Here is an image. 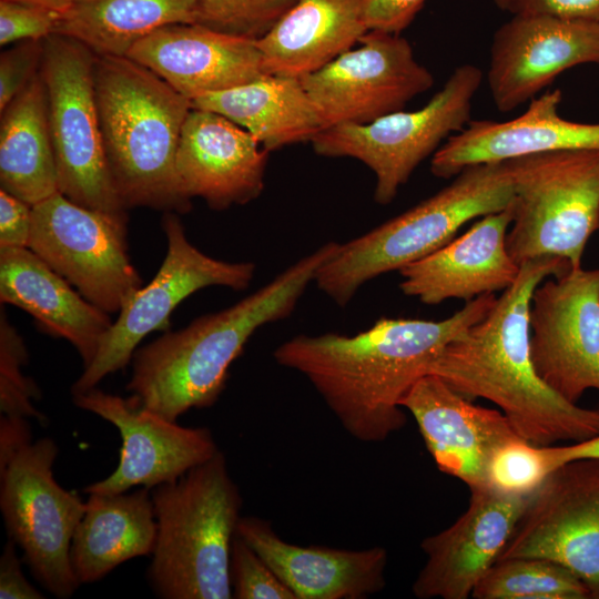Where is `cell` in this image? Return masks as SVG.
<instances>
[{
  "label": "cell",
  "instance_id": "cell-1",
  "mask_svg": "<svg viewBox=\"0 0 599 599\" xmlns=\"http://www.w3.org/2000/svg\"><path fill=\"white\" fill-rule=\"evenodd\" d=\"M496 298L476 297L443 321L382 317L352 336L296 335L273 356L309 380L352 437L379 443L405 426L402 400L414 384L450 342L486 316Z\"/></svg>",
  "mask_w": 599,
  "mask_h": 599
},
{
  "label": "cell",
  "instance_id": "cell-2",
  "mask_svg": "<svg viewBox=\"0 0 599 599\" xmlns=\"http://www.w3.org/2000/svg\"><path fill=\"white\" fill-rule=\"evenodd\" d=\"M570 270L567 262L550 256L521 264L516 281L486 316L450 342L428 372L471 400L494 403L516 433L536 445L599 436V409L581 407L555 392L531 358L532 294L546 278Z\"/></svg>",
  "mask_w": 599,
  "mask_h": 599
},
{
  "label": "cell",
  "instance_id": "cell-3",
  "mask_svg": "<svg viewBox=\"0 0 599 599\" xmlns=\"http://www.w3.org/2000/svg\"><path fill=\"white\" fill-rule=\"evenodd\" d=\"M337 247V242L323 244L234 305L197 317L136 349L126 385L131 396L142 407L174 422L192 408L214 405L230 366L250 337L293 313Z\"/></svg>",
  "mask_w": 599,
  "mask_h": 599
},
{
  "label": "cell",
  "instance_id": "cell-4",
  "mask_svg": "<svg viewBox=\"0 0 599 599\" xmlns=\"http://www.w3.org/2000/svg\"><path fill=\"white\" fill-rule=\"evenodd\" d=\"M93 80L108 166L125 209L190 212L176 153L191 100L128 57L95 54Z\"/></svg>",
  "mask_w": 599,
  "mask_h": 599
},
{
  "label": "cell",
  "instance_id": "cell-5",
  "mask_svg": "<svg viewBox=\"0 0 599 599\" xmlns=\"http://www.w3.org/2000/svg\"><path fill=\"white\" fill-rule=\"evenodd\" d=\"M156 539L148 580L163 599L233 598L230 559L242 498L225 456L151 489Z\"/></svg>",
  "mask_w": 599,
  "mask_h": 599
},
{
  "label": "cell",
  "instance_id": "cell-6",
  "mask_svg": "<svg viewBox=\"0 0 599 599\" xmlns=\"http://www.w3.org/2000/svg\"><path fill=\"white\" fill-rule=\"evenodd\" d=\"M512 197L506 161L468 166L428 199L338 244L314 282L344 307L365 283L434 253L455 238L466 223L507 209Z\"/></svg>",
  "mask_w": 599,
  "mask_h": 599
},
{
  "label": "cell",
  "instance_id": "cell-7",
  "mask_svg": "<svg viewBox=\"0 0 599 599\" xmlns=\"http://www.w3.org/2000/svg\"><path fill=\"white\" fill-rule=\"evenodd\" d=\"M514 197L506 236L521 265L559 257L581 267L588 241L599 231V150H569L506 161Z\"/></svg>",
  "mask_w": 599,
  "mask_h": 599
},
{
  "label": "cell",
  "instance_id": "cell-8",
  "mask_svg": "<svg viewBox=\"0 0 599 599\" xmlns=\"http://www.w3.org/2000/svg\"><path fill=\"white\" fill-rule=\"evenodd\" d=\"M483 81L474 64L458 65L426 105L397 111L366 124H339L313 140L316 154L352 158L375 175L374 200L393 202L416 167L471 120L474 97Z\"/></svg>",
  "mask_w": 599,
  "mask_h": 599
},
{
  "label": "cell",
  "instance_id": "cell-9",
  "mask_svg": "<svg viewBox=\"0 0 599 599\" xmlns=\"http://www.w3.org/2000/svg\"><path fill=\"white\" fill-rule=\"evenodd\" d=\"M95 53L58 33L44 39L41 73L54 152L58 192L97 211L128 215L112 181L95 99Z\"/></svg>",
  "mask_w": 599,
  "mask_h": 599
},
{
  "label": "cell",
  "instance_id": "cell-10",
  "mask_svg": "<svg viewBox=\"0 0 599 599\" xmlns=\"http://www.w3.org/2000/svg\"><path fill=\"white\" fill-rule=\"evenodd\" d=\"M58 446L44 437L23 447L0 469V509L8 535L23 551L34 578L53 596L71 597L81 585L70 547L85 502L53 477Z\"/></svg>",
  "mask_w": 599,
  "mask_h": 599
},
{
  "label": "cell",
  "instance_id": "cell-11",
  "mask_svg": "<svg viewBox=\"0 0 599 599\" xmlns=\"http://www.w3.org/2000/svg\"><path fill=\"white\" fill-rule=\"evenodd\" d=\"M126 224L128 215L91 210L57 192L32 205L28 247L90 303L119 313L142 287Z\"/></svg>",
  "mask_w": 599,
  "mask_h": 599
},
{
  "label": "cell",
  "instance_id": "cell-12",
  "mask_svg": "<svg viewBox=\"0 0 599 599\" xmlns=\"http://www.w3.org/2000/svg\"><path fill=\"white\" fill-rule=\"evenodd\" d=\"M162 229L167 248L159 271L119 312L95 357L72 385V394L92 389L105 376L125 368L141 341L154 331L164 329L171 313L193 293L209 286L243 291L254 278L253 262L217 260L193 245L177 213L165 212Z\"/></svg>",
  "mask_w": 599,
  "mask_h": 599
},
{
  "label": "cell",
  "instance_id": "cell-13",
  "mask_svg": "<svg viewBox=\"0 0 599 599\" xmlns=\"http://www.w3.org/2000/svg\"><path fill=\"white\" fill-rule=\"evenodd\" d=\"M359 43L300 78L324 129L370 123L404 110L434 85V75L400 34L368 30Z\"/></svg>",
  "mask_w": 599,
  "mask_h": 599
},
{
  "label": "cell",
  "instance_id": "cell-14",
  "mask_svg": "<svg viewBox=\"0 0 599 599\" xmlns=\"http://www.w3.org/2000/svg\"><path fill=\"white\" fill-rule=\"evenodd\" d=\"M518 557L561 565L599 599V458L562 464L531 495L498 560Z\"/></svg>",
  "mask_w": 599,
  "mask_h": 599
},
{
  "label": "cell",
  "instance_id": "cell-15",
  "mask_svg": "<svg viewBox=\"0 0 599 599\" xmlns=\"http://www.w3.org/2000/svg\"><path fill=\"white\" fill-rule=\"evenodd\" d=\"M530 352L539 376L577 404L599 390V268L542 281L529 308Z\"/></svg>",
  "mask_w": 599,
  "mask_h": 599
},
{
  "label": "cell",
  "instance_id": "cell-16",
  "mask_svg": "<svg viewBox=\"0 0 599 599\" xmlns=\"http://www.w3.org/2000/svg\"><path fill=\"white\" fill-rule=\"evenodd\" d=\"M77 407L114 425L122 439L119 464L106 478L87 486L85 494H121L134 487L171 483L217 451L209 428L184 427L97 387L72 394Z\"/></svg>",
  "mask_w": 599,
  "mask_h": 599
},
{
  "label": "cell",
  "instance_id": "cell-17",
  "mask_svg": "<svg viewBox=\"0 0 599 599\" xmlns=\"http://www.w3.org/2000/svg\"><path fill=\"white\" fill-rule=\"evenodd\" d=\"M599 64V22L514 14L494 34L487 81L495 106L510 112L564 71Z\"/></svg>",
  "mask_w": 599,
  "mask_h": 599
},
{
  "label": "cell",
  "instance_id": "cell-18",
  "mask_svg": "<svg viewBox=\"0 0 599 599\" xmlns=\"http://www.w3.org/2000/svg\"><path fill=\"white\" fill-rule=\"evenodd\" d=\"M532 495V494H531ZM531 495L470 490L467 509L448 528L426 537V562L412 590L419 599H467L499 559Z\"/></svg>",
  "mask_w": 599,
  "mask_h": 599
},
{
  "label": "cell",
  "instance_id": "cell-19",
  "mask_svg": "<svg viewBox=\"0 0 599 599\" xmlns=\"http://www.w3.org/2000/svg\"><path fill=\"white\" fill-rule=\"evenodd\" d=\"M402 407L415 418L438 469L461 480L469 490L488 488L493 455L521 438L502 412L475 405L434 374L414 384Z\"/></svg>",
  "mask_w": 599,
  "mask_h": 599
},
{
  "label": "cell",
  "instance_id": "cell-20",
  "mask_svg": "<svg viewBox=\"0 0 599 599\" xmlns=\"http://www.w3.org/2000/svg\"><path fill=\"white\" fill-rule=\"evenodd\" d=\"M268 151L225 116L192 108L183 124L176 170L185 193L215 211L256 200L265 186Z\"/></svg>",
  "mask_w": 599,
  "mask_h": 599
},
{
  "label": "cell",
  "instance_id": "cell-21",
  "mask_svg": "<svg viewBox=\"0 0 599 599\" xmlns=\"http://www.w3.org/2000/svg\"><path fill=\"white\" fill-rule=\"evenodd\" d=\"M562 93L549 90L534 98L520 115L506 120H470L432 156L430 171L440 179L483 163L569 150H599V123L562 118Z\"/></svg>",
  "mask_w": 599,
  "mask_h": 599
},
{
  "label": "cell",
  "instance_id": "cell-22",
  "mask_svg": "<svg viewBox=\"0 0 599 599\" xmlns=\"http://www.w3.org/2000/svg\"><path fill=\"white\" fill-rule=\"evenodd\" d=\"M126 57L191 101L266 75L256 41L195 23L160 28L136 42Z\"/></svg>",
  "mask_w": 599,
  "mask_h": 599
},
{
  "label": "cell",
  "instance_id": "cell-23",
  "mask_svg": "<svg viewBox=\"0 0 599 599\" xmlns=\"http://www.w3.org/2000/svg\"><path fill=\"white\" fill-rule=\"evenodd\" d=\"M511 221L510 205L479 217L460 236L402 267L400 291L424 304L437 305L507 290L520 272L506 244Z\"/></svg>",
  "mask_w": 599,
  "mask_h": 599
},
{
  "label": "cell",
  "instance_id": "cell-24",
  "mask_svg": "<svg viewBox=\"0 0 599 599\" xmlns=\"http://www.w3.org/2000/svg\"><path fill=\"white\" fill-rule=\"evenodd\" d=\"M236 535L248 544L296 599H364L384 589L388 561L383 547H303L282 539L272 525L241 517Z\"/></svg>",
  "mask_w": 599,
  "mask_h": 599
},
{
  "label": "cell",
  "instance_id": "cell-25",
  "mask_svg": "<svg viewBox=\"0 0 599 599\" xmlns=\"http://www.w3.org/2000/svg\"><path fill=\"white\" fill-rule=\"evenodd\" d=\"M0 301L17 306L50 335L67 339L83 368L95 357L112 321L29 247L0 248Z\"/></svg>",
  "mask_w": 599,
  "mask_h": 599
},
{
  "label": "cell",
  "instance_id": "cell-26",
  "mask_svg": "<svg viewBox=\"0 0 599 599\" xmlns=\"http://www.w3.org/2000/svg\"><path fill=\"white\" fill-rule=\"evenodd\" d=\"M367 31L364 0H296L256 44L266 74L302 78L354 48Z\"/></svg>",
  "mask_w": 599,
  "mask_h": 599
},
{
  "label": "cell",
  "instance_id": "cell-27",
  "mask_svg": "<svg viewBox=\"0 0 599 599\" xmlns=\"http://www.w3.org/2000/svg\"><path fill=\"white\" fill-rule=\"evenodd\" d=\"M84 502L70 547L80 583L95 582L128 560L152 555L156 520L150 488L139 487L130 494L92 493Z\"/></svg>",
  "mask_w": 599,
  "mask_h": 599
},
{
  "label": "cell",
  "instance_id": "cell-28",
  "mask_svg": "<svg viewBox=\"0 0 599 599\" xmlns=\"http://www.w3.org/2000/svg\"><path fill=\"white\" fill-rule=\"evenodd\" d=\"M246 130L266 151L312 142L324 130L301 79L266 74L246 84L193 99Z\"/></svg>",
  "mask_w": 599,
  "mask_h": 599
},
{
  "label": "cell",
  "instance_id": "cell-29",
  "mask_svg": "<svg viewBox=\"0 0 599 599\" xmlns=\"http://www.w3.org/2000/svg\"><path fill=\"white\" fill-rule=\"evenodd\" d=\"M1 113V190L34 205L58 192L41 70Z\"/></svg>",
  "mask_w": 599,
  "mask_h": 599
},
{
  "label": "cell",
  "instance_id": "cell-30",
  "mask_svg": "<svg viewBox=\"0 0 599 599\" xmlns=\"http://www.w3.org/2000/svg\"><path fill=\"white\" fill-rule=\"evenodd\" d=\"M194 21L195 0H87L60 13L54 33L82 42L97 55L126 57L158 29Z\"/></svg>",
  "mask_w": 599,
  "mask_h": 599
},
{
  "label": "cell",
  "instance_id": "cell-31",
  "mask_svg": "<svg viewBox=\"0 0 599 599\" xmlns=\"http://www.w3.org/2000/svg\"><path fill=\"white\" fill-rule=\"evenodd\" d=\"M475 599H589L583 582L561 565L537 557L497 560L475 587Z\"/></svg>",
  "mask_w": 599,
  "mask_h": 599
},
{
  "label": "cell",
  "instance_id": "cell-32",
  "mask_svg": "<svg viewBox=\"0 0 599 599\" xmlns=\"http://www.w3.org/2000/svg\"><path fill=\"white\" fill-rule=\"evenodd\" d=\"M562 464L558 445H536L517 438L493 455L487 486L504 494L531 495Z\"/></svg>",
  "mask_w": 599,
  "mask_h": 599
},
{
  "label": "cell",
  "instance_id": "cell-33",
  "mask_svg": "<svg viewBox=\"0 0 599 599\" xmlns=\"http://www.w3.org/2000/svg\"><path fill=\"white\" fill-rule=\"evenodd\" d=\"M296 0H195V24L253 41L264 38Z\"/></svg>",
  "mask_w": 599,
  "mask_h": 599
},
{
  "label": "cell",
  "instance_id": "cell-34",
  "mask_svg": "<svg viewBox=\"0 0 599 599\" xmlns=\"http://www.w3.org/2000/svg\"><path fill=\"white\" fill-rule=\"evenodd\" d=\"M28 352L23 338L9 322L1 308L0 314V412L1 415L35 418L45 417L34 407L40 398L35 383L23 374Z\"/></svg>",
  "mask_w": 599,
  "mask_h": 599
},
{
  "label": "cell",
  "instance_id": "cell-35",
  "mask_svg": "<svg viewBox=\"0 0 599 599\" xmlns=\"http://www.w3.org/2000/svg\"><path fill=\"white\" fill-rule=\"evenodd\" d=\"M233 598L296 599L265 560L235 535L230 559Z\"/></svg>",
  "mask_w": 599,
  "mask_h": 599
},
{
  "label": "cell",
  "instance_id": "cell-36",
  "mask_svg": "<svg viewBox=\"0 0 599 599\" xmlns=\"http://www.w3.org/2000/svg\"><path fill=\"white\" fill-rule=\"evenodd\" d=\"M60 12L33 3L0 0V44L43 40L55 31Z\"/></svg>",
  "mask_w": 599,
  "mask_h": 599
},
{
  "label": "cell",
  "instance_id": "cell-37",
  "mask_svg": "<svg viewBox=\"0 0 599 599\" xmlns=\"http://www.w3.org/2000/svg\"><path fill=\"white\" fill-rule=\"evenodd\" d=\"M43 40L14 43L0 54V112L30 83L41 70Z\"/></svg>",
  "mask_w": 599,
  "mask_h": 599
},
{
  "label": "cell",
  "instance_id": "cell-38",
  "mask_svg": "<svg viewBox=\"0 0 599 599\" xmlns=\"http://www.w3.org/2000/svg\"><path fill=\"white\" fill-rule=\"evenodd\" d=\"M427 0H364L368 30L397 33L406 29Z\"/></svg>",
  "mask_w": 599,
  "mask_h": 599
},
{
  "label": "cell",
  "instance_id": "cell-39",
  "mask_svg": "<svg viewBox=\"0 0 599 599\" xmlns=\"http://www.w3.org/2000/svg\"><path fill=\"white\" fill-rule=\"evenodd\" d=\"M32 205L0 189V248L28 247Z\"/></svg>",
  "mask_w": 599,
  "mask_h": 599
},
{
  "label": "cell",
  "instance_id": "cell-40",
  "mask_svg": "<svg viewBox=\"0 0 599 599\" xmlns=\"http://www.w3.org/2000/svg\"><path fill=\"white\" fill-rule=\"evenodd\" d=\"M517 13L599 22V0H518L512 11Z\"/></svg>",
  "mask_w": 599,
  "mask_h": 599
},
{
  "label": "cell",
  "instance_id": "cell-41",
  "mask_svg": "<svg viewBox=\"0 0 599 599\" xmlns=\"http://www.w3.org/2000/svg\"><path fill=\"white\" fill-rule=\"evenodd\" d=\"M16 544L7 541L0 557V598L1 599H42L38 591L24 577L21 561L17 555Z\"/></svg>",
  "mask_w": 599,
  "mask_h": 599
},
{
  "label": "cell",
  "instance_id": "cell-42",
  "mask_svg": "<svg viewBox=\"0 0 599 599\" xmlns=\"http://www.w3.org/2000/svg\"><path fill=\"white\" fill-rule=\"evenodd\" d=\"M32 441L28 418L1 415L0 417V469Z\"/></svg>",
  "mask_w": 599,
  "mask_h": 599
},
{
  "label": "cell",
  "instance_id": "cell-43",
  "mask_svg": "<svg viewBox=\"0 0 599 599\" xmlns=\"http://www.w3.org/2000/svg\"><path fill=\"white\" fill-rule=\"evenodd\" d=\"M560 454L564 463L570 461L577 458L597 457L599 458V436L583 440L580 443H572L570 445H560Z\"/></svg>",
  "mask_w": 599,
  "mask_h": 599
},
{
  "label": "cell",
  "instance_id": "cell-44",
  "mask_svg": "<svg viewBox=\"0 0 599 599\" xmlns=\"http://www.w3.org/2000/svg\"><path fill=\"white\" fill-rule=\"evenodd\" d=\"M17 1L38 4V6L45 7L48 9H51L61 13L87 0H17Z\"/></svg>",
  "mask_w": 599,
  "mask_h": 599
},
{
  "label": "cell",
  "instance_id": "cell-45",
  "mask_svg": "<svg viewBox=\"0 0 599 599\" xmlns=\"http://www.w3.org/2000/svg\"><path fill=\"white\" fill-rule=\"evenodd\" d=\"M494 3L501 10L512 13L518 0H493Z\"/></svg>",
  "mask_w": 599,
  "mask_h": 599
}]
</instances>
